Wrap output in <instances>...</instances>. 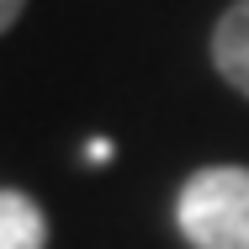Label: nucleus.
<instances>
[{
  "instance_id": "f03ea898",
  "label": "nucleus",
  "mask_w": 249,
  "mask_h": 249,
  "mask_svg": "<svg viewBox=\"0 0 249 249\" xmlns=\"http://www.w3.org/2000/svg\"><path fill=\"white\" fill-rule=\"evenodd\" d=\"M212 69L249 101V0H233L212 27Z\"/></svg>"
},
{
  "instance_id": "7ed1b4c3",
  "label": "nucleus",
  "mask_w": 249,
  "mask_h": 249,
  "mask_svg": "<svg viewBox=\"0 0 249 249\" xmlns=\"http://www.w3.org/2000/svg\"><path fill=\"white\" fill-rule=\"evenodd\" d=\"M0 249H48L43 207L27 191H0Z\"/></svg>"
},
{
  "instance_id": "39448f33",
  "label": "nucleus",
  "mask_w": 249,
  "mask_h": 249,
  "mask_svg": "<svg viewBox=\"0 0 249 249\" xmlns=\"http://www.w3.org/2000/svg\"><path fill=\"white\" fill-rule=\"evenodd\" d=\"M85 154H90V164H101V159H111V143H106V138H90Z\"/></svg>"
},
{
  "instance_id": "20e7f679",
  "label": "nucleus",
  "mask_w": 249,
  "mask_h": 249,
  "mask_svg": "<svg viewBox=\"0 0 249 249\" xmlns=\"http://www.w3.org/2000/svg\"><path fill=\"white\" fill-rule=\"evenodd\" d=\"M21 11H27V0H0V32H11Z\"/></svg>"
},
{
  "instance_id": "f257e3e1",
  "label": "nucleus",
  "mask_w": 249,
  "mask_h": 249,
  "mask_svg": "<svg viewBox=\"0 0 249 249\" xmlns=\"http://www.w3.org/2000/svg\"><path fill=\"white\" fill-rule=\"evenodd\" d=\"M175 223L191 249H249V170L244 164L196 170L180 186Z\"/></svg>"
}]
</instances>
